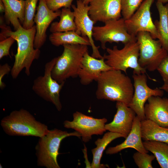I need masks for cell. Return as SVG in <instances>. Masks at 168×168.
<instances>
[{
	"label": "cell",
	"mask_w": 168,
	"mask_h": 168,
	"mask_svg": "<svg viewBox=\"0 0 168 168\" xmlns=\"http://www.w3.org/2000/svg\"><path fill=\"white\" fill-rule=\"evenodd\" d=\"M0 27L2 29L0 41L11 36L17 43V52L14 55L15 61L11 71L12 77L13 79L16 78L24 68L26 74L29 76L32 63L34 60L39 59L40 53L39 49L34 47L36 26L26 30L21 26L14 31H12L9 27L3 25Z\"/></svg>",
	"instance_id": "cell-1"
},
{
	"label": "cell",
	"mask_w": 168,
	"mask_h": 168,
	"mask_svg": "<svg viewBox=\"0 0 168 168\" xmlns=\"http://www.w3.org/2000/svg\"><path fill=\"white\" fill-rule=\"evenodd\" d=\"M96 95L99 100L123 102L128 106L134 93L131 79L120 70L111 69L102 72L97 81Z\"/></svg>",
	"instance_id": "cell-2"
},
{
	"label": "cell",
	"mask_w": 168,
	"mask_h": 168,
	"mask_svg": "<svg viewBox=\"0 0 168 168\" xmlns=\"http://www.w3.org/2000/svg\"><path fill=\"white\" fill-rule=\"evenodd\" d=\"M1 125L5 132L10 136L40 138L49 130L46 124L36 120L28 111L22 109L13 111L3 117Z\"/></svg>",
	"instance_id": "cell-3"
},
{
	"label": "cell",
	"mask_w": 168,
	"mask_h": 168,
	"mask_svg": "<svg viewBox=\"0 0 168 168\" xmlns=\"http://www.w3.org/2000/svg\"><path fill=\"white\" fill-rule=\"evenodd\" d=\"M81 137L75 131L68 133L57 128L49 130L48 133L40 138L35 149L38 166L46 168H60L57 161L59 150L62 141L66 138Z\"/></svg>",
	"instance_id": "cell-4"
},
{
	"label": "cell",
	"mask_w": 168,
	"mask_h": 168,
	"mask_svg": "<svg viewBox=\"0 0 168 168\" xmlns=\"http://www.w3.org/2000/svg\"><path fill=\"white\" fill-rule=\"evenodd\" d=\"M63 50L57 57L51 72L52 77L59 83L65 82L70 77L78 76L84 54L88 51L87 45L80 44H66Z\"/></svg>",
	"instance_id": "cell-5"
},
{
	"label": "cell",
	"mask_w": 168,
	"mask_h": 168,
	"mask_svg": "<svg viewBox=\"0 0 168 168\" xmlns=\"http://www.w3.org/2000/svg\"><path fill=\"white\" fill-rule=\"evenodd\" d=\"M106 50L107 54H105L103 57L106 63L113 69L123 71L127 74V69L130 68L133 70V74L146 73V70L138 63L139 49L137 41L124 44L121 49L115 45L112 48H106Z\"/></svg>",
	"instance_id": "cell-6"
},
{
	"label": "cell",
	"mask_w": 168,
	"mask_h": 168,
	"mask_svg": "<svg viewBox=\"0 0 168 168\" xmlns=\"http://www.w3.org/2000/svg\"><path fill=\"white\" fill-rule=\"evenodd\" d=\"M136 37L139 46V65L150 72L156 70L161 61L168 55V53L160 41L153 39L147 31L139 32Z\"/></svg>",
	"instance_id": "cell-7"
},
{
	"label": "cell",
	"mask_w": 168,
	"mask_h": 168,
	"mask_svg": "<svg viewBox=\"0 0 168 168\" xmlns=\"http://www.w3.org/2000/svg\"><path fill=\"white\" fill-rule=\"evenodd\" d=\"M57 59L55 57L47 63L43 76L37 77L34 81L32 89L34 92L44 100L52 103L57 110L60 111L62 105L60 93L65 82L59 83L52 77L51 72Z\"/></svg>",
	"instance_id": "cell-8"
},
{
	"label": "cell",
	"mask_w": 168,
	"mask_h": 168,
	"mask_svg": "<svg viewBox=\"0 0 168 168\" xmlns=\"http://www.w3.org/2000/svg\"><path fill=\"white\" fill-rule=\"evenodd\" d=\"M104 23L103 26H94L93 30V38L100 43L103 49H106L107 42H121L125 44L137 41L136 37L128 32L125 20L123 18L111 20Z\"/></svg>",
	"instance_id": "cell-9"
},
{
	"label": "cell",
	"mask_w": 168,
	"mask_h": 168,
	"mask_svg": "<svg viewBox=\"0 0 168 168\" xmlns=\"http://www.w3.org/2000/svg\"><path fill=\"white\" fill-rule=\"evenodd\" d=\"M72 121L66 120L63 122L64 127L72 128L79 133L85 142H88L94 135H101L106 130L105 128L107 119L105 118L97 119L76 111L73 114Z\"/></svg>",
	"instance_id": "cell-10"
},
{
	"label": "cell",
	"mask_w": 168,
	"mask_h": 168,
	"mask_svg": "<svg viewBox=\"0 0 168 168\" xmlns=\"http://www.w3.org/2000/svg\"><path fill=\"white\" fill-rule=\"evenodd\" d=\"M134 91L132 101L128 105L136 113L141 121L146 119L144 106L150 97L164 95V91L160 88L152 89L147 85V76L145 73L133 74Z\"/></svg>",
	"instance_id": "cell-11"
},
{
	"label": "cell",
	"mask_w": 168,
	"mask_h": 168,
	"mask_svg": "<svg viewBox=\"0 0 168 168\" xmlns=\"http://www.w3.org/2000/svg\"><path fill=\"white\" fill-rule=\"evenodd\" d=\"M154 0H145L132 16L125 20L128 33L136 37L142 31H147L152 37L158 39V35L151 15L150 9Z\"/></svg>",
	"instance_id": "cell-12"
},
{
	"label": "cell",
	"mask_w": 168,
	"mask_h": 168,
	"mask_svg": "<svg viewBox=\"0 0 168 168\" xmlns=\"http://www.w3.org/2000/svg\"><path fill=\"white\" fill-rule=\"evenodd\" d=\"M75 16V21L77 26L76 32L80 35L87 37L90 41L92 49L91 56L99 59L102 58L99 51L100 46H96L93 39L94 25L96 23L89 15V5H86L82 0H77V6L72 5Z\"/></svg>",
	"instance_id": "cell-13"
},
{
	"label": "cell",
	"mask_w": 168,
	"mask_h": 168,
	"mask_svg": "<svg viewBox=\"0 0 168 168\" xmlns=\"http://www.w3.org/2000/svg\"><path fill=\"white\" fill-rule=\"evenodd\" d=\"M37 10L34 18L36 28L34 47L35 49H40L46 40L48 28L54 20L60 16L61 11L58 10L53 11L50 9L45 0H39Z\"/></svg>",
	"instance_id": "cell-14"
},
{
	"label": "cell",
	"mask_w": 168,
	"mask_h": 168,
	"mask_svg": "<svg viewBox=\"0 0 168 168\" xmlns=\"http://www.w3.org/2000/svg\"><path fill=\"white\" fill-rule=\"evenodd\" d=\"M89 4V15L95 23L121 18L120 0H92Z\"/></svg>",
	"instance_id": "cell-15"
},
{
	"label": "cell",
	"mask_w": 168,
	"mask_h": 168,
	"mask_svg": "<svg viewBox=\"0 0 168 168\" xmlns=\"http://www.w3.org/2000/svg\"><path fill=\"white\" fill-rule=\"evenodd\" d=\"M111 69H113L106 63L103 57L95 58L87 52L82 58L78 77L82 84L87 85L93 81L97 82L102 72Z\"/></svg>",
	"instance_id": "cell-16"
},
{
	"label": "cell",
	"mask_w": 168,
	"mask_h": 168,
	"mask_svg": "<svg viewBox=\"0 0 168 168\" xmlns=\"http://www.w3.org/2000/svg\"><path fill=\"white\" fill-rule=\"evenodd\" d=\"M116 113L113 121L105 124L106 130L122 134L126 138L130 132L134 119L136 117L135 112L125 104L116 102Z\"/></svg>",
	"instance_id": "cell-17"
},
{
	"label": "cell",
	"mask_w": 168,
	"mask_h": 168,
	"mask_svg": "<svg viewBox=\"0 0 168 168\" xmlns=\"http://www.w3.org/2000/svg\"><path fill=\"white\" fill-rule=\"evenodd\" d=\"M147 101L144 106L146 119L168 128V98L152 96Z\"/></svg>",
	"instance_id": "cell-18"
},
{
	"label": "cell",
	"mask_w": 168,
	"mask_h": 168,
	"mask_svg": "<svg viewBox=\"0 0 168 168\" xmlns=\"http://www.w3.org/2000/svg\"><path fill=\"white\" fill-rule=\"evenodd\" d=\"M141 120L137 116L135 117L132 129L121 143L114 147L108 148L105 151L107 155H112L118 153L126 148H130L142 153H148V151L144 147L141 131Z\"/></svg>",
	"instance_id": "cell-19"
},
{
	"label": "cell",
	"mask_w": 168,
	"mask_h": 168,
	"mask_svg": "<svg viewBox=\"0 0 168 168\" xmlns=\"http://www.w3.org/2000/svg\"><path fill=\"white\" fill-rule=\"evenodd\" d=\"M3 3L6 22L11 23L14 30L22 25L24 20L25 0H1Z\"/></svg>",
	"instance_id": "cell-20"
},
{
	"label": "cell",
	"mask_w": 168,
	"mask_h": 168,
	"mask_svg": "<svg viewBox=\"0 0 168 168\" xmlns=\"http://www.w3.org/2000/svg\"><path fill=\"white\" fill-rule=\"evenodd\" d=\"M142 139L144 141H160L168 144V128L160 126L147 119L141 121Z\"/></svg>",
	"instance_id": "cell-21"
},
{
	"label": "cell",
	"mask_w": 168,
	"mask_h": 168,
	"mask_svg": "<svg viewBox=\"0 0 168 168\" xmlns=\"http://www.w3.org/2000/svg\"><path fill=\"white\" fill-rule=\"evenodd\" d=\"M120 137L126 138L122 134L109 131L105 133L102 138H99L95 142L96 147L91 150L93 159L90 166L91 168L106 167L105 165L100 163L103 153L109 144L115 139Z\"/></svg>",
	"instance_id": "cell-22"
},
{
	"label": "cell",
	"mask_w": 168,
	"mask_h": 168,
	"mask_svg": "<svg viewBox=\"0 0 168 168\" xmlns=\"http://www.w3.org/2000/svg\"><path fill=\"white\" fill-rule=\"evenodd\" d=\"M156 5L159 17L154 22L158 35V40L168 53V4L164 5L157 1Z\"/></svg>",
	"instance_id": "cell-23"
},
{
	"label": "cell",
	"mask_w": 168,
	"mask_h": 168,
	"mask_svg": "<svg viewBox=\"0 0 168 168\" xmlns=\"http://www.w3.org/2000/svg\"><path fill=\"white\" fill-rule=\"evenodd\" d=\"M49 39L52 44L56 46L66 44H80L91 46L87 37H83L74 31L52 33L49 36Z\"/></svg>",
	"instance_id": "cell-24"
},
{
	"label": "cell",
	"mask_w": 168,
	"mask_h": 168,
	"mask_svg": "<svg viewBox=\"0 0 168 168\" xmlns=\"http://www.w3.org/2000/svg\"><path fill=\"white\" fill-rule=\"evenodd\" d=\"M59 16L60 20L58 22L51 23L49 28L51 33L76 31L77 28L75 21L74 14L70 8H63Z\"/></svg>",
	"instance_id": "cell-25"
},
{
	"label": "cell",
	"mask_w": 168,
	"mask_h": 168,
	"mask_svg": "<svg viewBox=\"0 0 168 168\" xmlns=\"http://www.w3.org/2000/svg\"><path fill=\"white\" fill-rule=\"evenodd\" d=\"M145 148L152 153L161 168H168V144L155 141H144Z\"/></svg>",
	"instance_id": "cell-26"
},
{
	"label": "cell",
	"mask_w": 168,
	"mask_h": 168,
	"mask_svg": "<svg viewBox=\"0 0 168 168\" xmlns=\"http://www.w3.org/2000/svg\"><path fill=\"white\" fill-rule=\"evenodd\" d=\"M38 1L39 0H25L24 20L22 26L25 29H30L34 26V18Z\"/></svg>",
	"instance_id": "cell-27"
},
{
	"label": "cell",
	"mask_w": 168,
	"mask_h": 168,
	"mask_svg": "<svg viewBox=\"0 0 168 168\" xmlns=\"http://www.w3.org/2000/svg\"><path fill=\"white\" fill-rule=\"evenodd\" d=\"M121 14L126 20L129 19L139 7L144 0H120Z\"/></svg>",
	"instance_id": "cell-28"
},
{
	"label": "cell",
	"mask_w": 168,
	"mask_h": 168,
	"mask_svg": "<svg viewBox=\"0 0 168 168\" xmlns=\"http://www.w3.org/2000/svg\"><path fill=\"white\" fill-rule=\"evenodd\" d=\"M135 163L139 168H152V162L156 158L154 155L142 153L138 151L133 156Z\"/></svg>",
	"instance_id": "cell-29"
},
{
	"label": "cell",
	"mask_w": 168,
	"mask_h": 168,
	"mask_svg": "<svg viewBox=\"0 0 168 168\" xmlns=\"http://www.w3.org/2000/svg\"><path fill=\"white\" fill-rule=\"evenodd\" d=\"M73 0H45L48 8L53 11L63 8H70Z\"/></svg>",
	"instance_id": "cell-30"
},
{
	"label": "cell",
	"mask_w": 168,
	"mask_h": 168,
	"mask_svg": "<svg viewBox=\"0 0 168 168\" xmlns=\"http://www.w3.org/2000/svg\"><path fill=\"white\" fill-rule=\"evenodd\" d=\"M156 70L162 77L164 82L162 86H168V55L161 61Z\"/></svg>",
	"instance_id": "cell-31"
},
{
	"label": "cell",
	"mask_w": 168,
	"mask_h": 168,
	"mask_svg": "<svg viewBox=\"0 0 168 168\" xmlns=\"http://www.w3.org/2000/svg\"><path fill=\"white\" fill-rule=\"evenodd\" d=\"M16 40L12 37H9L0 42V59L3 57L10 55V47Z\"/></svg>",
	"instance_id": "cell-32"
},
{
	"label": "cell",
	"mask_w": 168,
	"mask_h": 168,
	"mask_svg": "<svg viewBox=\"0 0 168 168\" xmlns=\"http://www.w3.org/2000/svg\"><path fill=\"white\" fill-rule=\"evenodd\" d=\"M12 68L7 63H6L0 66V88L2 89L5 87L6 85L3 82L2 79L6 74H8L11 70Z\"/></svg>",
	"instance_id": "cell-33"
},
{
	"label": "cell",
	"mask_w": 168,
	"mask_h": 168,
	"mask_svg": "<svg viewBox=\"0 0 168 168\" xmlns=\"http://www.w3.org/2000/svg\"><path fill=\"white\" fill-rule=\"evenodd\" d=\"M5 7L4 4L1 0H0V12L2 13L5 12Z\"/></svg>",
	"instance_id": "cell-34"
},
{
	"label": "cell",
	"mask_w": 168,
	"mask_h": 168,
	"mask_svg": "<svg viewBox=\"0 0 168 168\" xmlns=\"http://www.w3.org/2000/svg\"><path fill=\"white\" fill-rule=\"evenodd\" d=\"M84 3L86 5H89L92 0H82Z\"/></svg>",
	"instance_id": "cell-35"
},
{
	"label": "cell",
	"mask_w": 168,
	"mask_h": 168,
	"mask_svg": "<svg viewBox=\"0 0 168 168\" xmlns=\"http://www.w3.org/2000/svg\"><path fill=\"white\" fill-rule=\"evenodd\" d=\"M160 88L161 89H162L163 90H164L166 92H168V86H162L160 87Z\"/></svg>",
	"instance_id": "cell-36"
},
{
	"label": "cell",
	"mask_w": 168,
	"mask_h": 168,
	"mask_svg": "<svg viewBox=\"0 0 168 168\" xmlns=\"http://www.w3.org/2000/svg\"><path fill=\"white\" fill-rule=\"evenodd\" d=\"M157 1L161 2L164 4L168 2V0H157Z\"/></svg>",
	"instance_id": "cell-37"
}]
</instances>
